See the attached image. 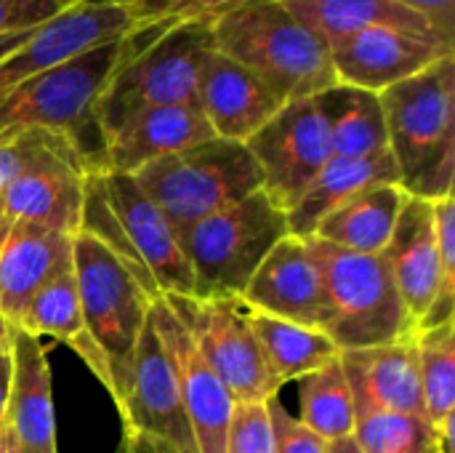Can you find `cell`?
Wrapping results in <instances>:
<instances>
[{"label":"cell","mask_w":455,"mask_h":453,"mask_svg":"<svg viewBox=\"0 0 455 453\" xmlns=\"http://www.w3.org/2000/svg\"><path fill=\"white\" fill-rule=\"evenodd\" d=\"M245 147L261 171L264 195L285 214L333 158L328 123L315 96L283 104Z\"/></svg>","instance_id":"cell-11"},{"label":"cell","mask_w":455,"mask_h":453,"mask_svg":"<svg viewBox=\"0 0 455 453\" xmlns=\"http://www.w3.org/2000/svg\"><path fill=\"white\" fill-rule=\"evenodd\" d=\"M267 409H269L272 435H275L272 453H328L331 443H325L312 430H307L291 411H285V406L277 398H269Z\"/></svg>","instance_id":"cell-35"},{"label":"cell","mask_w":455,"mask_h":453,"mask_svg":"<svg viewBox=\"0 0 455 453\" xmlns=\"http://www.w3.org/2000/svg\"><path fill=\"white\" fill-rule=\"evenodd\" d=\"M243 302L280 320L328 334L331 304L309 238L285 235L253 272Z\"/></svg>","instance_id":"cell-16"},{"label":"cell","mask_w":455,"mask_h":453,"mask_svg":"<svg viewBox=\"0 0 455 453\" xmlns=\"http://www.w3.org/2000/svg\"><path fill=\"white\" fill-rule=\"evenodd\" d=\"M397 184V166L392 152L371 155V158H331L325 168L312 179L299 203L288 211V230L299 238H312L317 224L349 203L352 198L381 187Z\"/></svg>","instance_id":"cell-24"},{"label":"cell","mask_w":455,"mask_h":453,"mask_svg":"<svg viewBox=\"0 0 455 453\" xmlns=\"http://www.w3.org/2000/svg\"><path fill=\"white\" fill-rule=\"evenodd\" d=\"M8 387H11V355H0V422L5 417Z\"/></svg>","instance_id":"cell-41"},{"label":"cell","mask_w":455,"mask_h":453,"mask_svg":"<svg viewBox=\"0 0 455 453\" xmlns=\"http://www.w3.org/2000/svg\"><path fill=\"white\" fill-rule=\"evenodd\" d=\"M424 417L435 433L453 443L455 417V320L416 331Z\"/></svg>","instance_id":"cell-29"},{"label":"cell","mask_w":455,"mask_h":453,"mask_svg":"<svg viewBox=\"0 0 455 453\" xmlns=\"http://www.w3.org/2000/svg\"><path fill=\"white\" fill-rule=\"evenodd\" d=\"M75 235L13 222L0 248V315L19 326L29 299L72 264Z\"/></svg>","instance_id":"cell-23"},{"label":"cell","mask_w":455,"mask_h":453,"mask_svg":"<svg viewBox=\"0 0 455 453\" xmlns=\"http://www.w3.org/2000/svg\"><path fill=\"white\" fill-rule=\"evenodd\" d=\"M427 16L443 35L455 40V0H397Z\"/></svg>","instance_id":"cell-39"},{"label":"cell","mask_w":455,"mask_h":453,"mask_svg":"<svg viewBox=\"0 0 455 453\" xmlns=\"http://www.w3.org/2000/svg\"><path fill=\"white\" fill-rule=\"evenodd\" d=\"M123 35L40 72L37 77L21 83L16 91L3 96L0 99V142L29 133V131H59V133L77 139L80 147L91 155L85 136L96 133L93 104L107 77L115 69Z\"/></svg>","instance_id":"cell-8"},{"label":"cell","mask_w":455,"mask_h":453,"mask_svg":"<svg viewBox=\"0 0 455 453\" xmlns=\"http://www.w3.org/2000/svg\"><path fill=\"white\" fill-rule=\"evenodd\" d=\"M240 304H243V312L256 334V342L280 384L296 382L339 358L341 350L336 347V342L328 334L267 315V312L245 304L243 299H240Z\"/></svg>","instance_id":"cell-28"},{"label":"cell","mask_w":455,"mask_h":453,"mask_svg":"<svg viewBox=\"0 0 455 453\" xmlns=\"http://www.w3.org/2000/svg\"><path fill=\"white\" fill-rule=\"evenodd\" d=\"M181 320L205 363L224 382L235 403H267L277 398L280 382L272 374L240 299L163 296Z\"/></svg>","instance_id":"cell-9"},{"label":"cell","mask_w":455,"mask_h":453,"mask_svg":"<svg viewBox=\"0 0 455 453\" xmlns=\"http://www.w3.org/2000/svg\"><path fill=\"white\" fill-rule=\"evenodd\" d=\"M11 224H13V222H11V219H8V216L0 211V248H3V240L8 238V230H11Z\"/></svg>","instance_id":"cell-46"},{"label":"cell","mask_w":455,"mask_h":453,"mask_svg":"<svg viewBox=\"0 0 455 453\" xmlns=\"http://www.w3.org/2000/svg\"><path fill=\"white\" fill-rule=\"evenodd\" d=\"M213 139V131L197 104H168L139 112L120 125L99 152V171L136 174L139 168Z\"/></svg>","instance_id":"cell-21"},{"label":"cell","mask_w":455,"mask_h":453,"mask_svg":"<svg viewBox=\"0 0 455 453\" xmlns=\"http://www.w3.org/2000/svg\"><path fill=\"white\" fill-rule=\"evenodd\" d=\"M11 323L0 315V355H8V350H11Z\"/></svg>","instance_id":"cell-43"},{"label":"cell","mask_w":455,"mask_h":453,"mask_svg":"<svg viewBox=\"0 0 455 453\" xmlns=\"http://www.w3.org/2000/svg\"><path fill=\"white\" fill-rule=\"evenodd\" d=\"M0 453H21L13 433H11V427L5 425V419L0 422Z\"/></svg>","instance_id":"cell-42"},{"label":"cell","mask_w":455,"mask_h":453,"mask_svg":"<svg viewBox=\"0 0 455 453\" xmlns=\"http://www.w3.org/2000/svg\"><path fill=\"white\" fill-rule=\"evenodd\" d=\"M208 45V19L141 16L123 35L115 69L93 104L99 147L139 112L197 104V75Z\"/></svg>","instance_id":"cell-1"},{"label":"cell","mask_w":455,"mask_h":453,"mask_svg":"<svg viewBox=\"0 0 455 453\" xmlns=\"http://www.w3.org/2000/svg\"><path fill=\"white\" fill-rule=\"evenodd\" d=\"M32 32H35V29H32ZM27 35H29V32H24V35H5V37H0V56H3V53H8L13 45H19Z\"/></svg>","instance_id":"cell-45"},{"label":"cell","mask_w":455,"mask_h":453,"mask_svg":"<svg viewBox=\"0 0 455 453\" xmlns=\"http://www.w3.org/2000/svg\"><path fill=\"white\" fill-rule=\"evenodd\" d=\"M352 441L360 453H443L453 451L427 417L416 414H365L355 417Z\"/></svg>","instance_id":"cell-31"},{"label":"cell","mask_w":455,"mask_h":453,"mask_svg":"<svg viewBox=\"0 0 455 453\" xmlns=\"http://www.w3.org/2000/svg\"><path fill=\"white\" fill-rule=\"evenodd\" d=\"M107 3H123V5H131V8L136 11V5H133L136 0H107Z\"/></svg>","instance_id":"cell-47"},{"label":"cell","mask_w":455,"mask_h":453,"mask_svg":"<svg viewBox=\"0 0 455 453\" xmlns=\"http://www.w3.org/2000/svg\"><path fill=\"white\" fill-rule=\"evenodd\" d=\"M328 453H360V451H357V446H355V441H352V438H344V441L331 443V446H328Z\"/></svg>","instance_id":"cell-44"},{"label":"cell","mask_w":455,"mask_h":453,"mask_svg":"<svg viewBox=\"0 0 455 453\" xmlns=\"http://www.w3.org/2000/svg\"><path fill=\"white\" fill-rule=\"evenodd\" d=\"M208 32L213 48L253 72L280 104L336 85L328 45L280 0H235L208 16Z\"/></svg>","instance_id":"cell-2"},{"label":"cell","mask_w":455,"mask_h":453,"mask_svg":"<svg viewBox=\"0 0 455 453\" xmlns=\"http://www.w3.org/2000/svg\"><path fill=\"white\" fill-rule=\"evenodd\" d=\"M141 16L131 5L107 0H80L53 21L29 32L19 45L0 56V99L40 72L75 59L77 53L101 45L128 32Z\"/></svg>","instance_id":"cell-12"},{"label":"cell","mask_w":455,"mask_h":453,"mask_svg":"<svg viewBox=\"0 0 455 453\" xmlns=\"http://www.w3.org/2000/svg\"><path fill=\"white\" fill-rule=\"evenodd\" d=\"M117 411L123 417V430L160 438L179 453H200L173 366L155 331L152 315H147V323L141 328L131 384Z\"/></svg>","instance_id":"cell-15"},{"label":"cell","mask_w":455,"mask_h":453,"mask_svg":"<svg viewBox=\"0 0 455 453\" xmlns=\"http://www.w3.org/2000/svg\"><path fill=\"white\" fill-rule=\"evenodd\" d=\"M443 453H453V451H443Z\"/></svg>","instance_id":"cell-48"},{"label":"cell","mask_w":455,"mask_h":453,"mask_svg":"<svg viewBox=\"0 0 455 453\" xmlns=\"http://www.w3.org/2000/svg\"><path fill=\"white\" fill-rule=\"evenodd\" d=\"M133 179L176 235L261 190V171L248 147L219 136L160 158Z\"/></svg>","instance_id":"cell-4"},{"label":"cell","mask_w":455,"mask_h":453,"mask_svg":"<svg viewBox=\"0 0 455 453\" xmlns=\"http://www.w3.org/2000/svg\"><path fill=\"white\" fill-rule=\"evenodd\" d=\"M45 131H29L13 139H3L0 142V192L19 176V171L29 163V158L35 155L40 139Z\"/></svg>","instance_id":"cell-36"},{"label":"cell","mask_w":455,"mask_h":453,"mask_svg":"<svg viewBox=\"0 0 455 453\" xmlns=\"http://www.w3.org/2000/svg\"><path fill=\"white\" fill-rule=\"evenodd\" d=\"M11 387L5 403V425L21 453H59L53 379L45 347L24 328H11Z\"/></svg>","instance_id":"cell-20"},{"label":"cell","mask_w":455,"mask_h":453,"mask_svg":"<svg viewBox=\"0 0 455 453\" xmlns=\"http://www.w3.org/2000/svg\"><path fill=\"white\" fill-rule=\"evenodd\" d=\"M117 453H179L173 446H168L160 438H152L147 433H133V430H123V441Z\"/></svg>","instance_id":"cell-40"},{"label":"cell","mask_w":455,"mask_h":453,"mask_svg":"<svg viewBox=\"0 0 455 453\" xmlns=\"http://www.w3.org/2000/svg\"><path fill=\"white\" fill-rule=\"evenodd\" d=\"M317 99L336 158H371L389 150L381 96L355 85H331Z\"/></svg>","instance_id":"cell-27"},{"label":"cell","mask_w":455,"mask_h":453,"mask_svg":"<svg viewBox=\"0 0 455 453\" xmlns=\"http://www.w3.org/2000/svg\"><path fill=\"white\" fill-rule=\"evenodd\" d=\"M309 246L328 291V336L339 350L376 347L416 334L384 256L352 254L320 238H309Z\"/></svg>","instance_id":"cell-6"},{"label":"cell","mask_w":455,"mask_h":453,"mask_svg":"<svg viewBox=\"0 0 455 453\" xmlns=\"http://www.w3.org/2000/svg\"><path fill=\"white\" fill-rule=\"evenodd\" d=\"M387 120L397 187L421 200L453 195L455 56L379 93Z\"/></svg>","instance_id":"cell-3"},{"label":"cell","mask_w":455,"mask_h":453,"mask_svg":"<svg viewBox=\"0 0 455 453\" xmlns=\"http://www.w3.org/2000/svg\"><path fill=\"white\" fill-rule=\"evenodd\" d=\"M91 155L77 139L45 131L29 163L0 192V211L11 222L37 224L61 235L80 232L85 176L93 171Z\"/></svg>","instance_id":"cell-10"},{"label":"cell","mask_w":455,"mask_h":453,"mask_svg":"<svg viewBox=\"0 0 455 453\" xmlns=\"http://www.w3.org/2000/svg\"><path fill=\"white\" fill-rule=\"evenodd\" d=\"M16 328H24L32 336H51L56 342H69L75 334H80L83 326V310H80V294H77V278L75 264L64 267L59 275H53L27 304L21 320Z\"/></svg>","instance_id":"cell-32"},{"label":"cell","mask_w":455,"mask_h":453,"mask_svg":"<svg viewBox=\"0 0 455 453\" xmlns=\"http://www.w3.org/2000/svg\"><path fill=\"white\" fill-rule=\"evenodd\" d=\"M339 363L352 392L355 417H365V414L424 417L416 334L376 347L341 350Z\"/></svg>","instance_id":"cell-18"},{"label":"cell","mask_w":455,"mask_h":453,"mask_svg":"<svg viewBox=\"0 0 455 453\" xmlns=\"http://www.w3.org/2000/svg\"><path fill=\"white\" fill-rule=\"evenodd\" d=\"M336 83L381 93L435 61L455 56V43L405 27H371L328 45Z\"/></svg>","instance_id":"cell-13"},{"label":"cell","mask_w":455,"mask_h":453,"mask_svg":"<svg viewBox=\"0 0 455 453\" xmlns=\"http://www.w3.org/2000/svg\"><path fill=\"white\" fill-rule=\"evenodd\" d=\"M275 435L267 403H235L224 453H272Z\"/></svg>","instance_id":"cell-33"},{"label":"cell","mask_w":455,"mask_h":453,"mask_svg":"<svg viewBox=\"0 0 455 453\" xmlns=\"http://www.w3.org/2000/svg\"><path fill=\"white\" fill-rule=\"evenodd\" d=\"M288 214L264 190L179 235L197 299H243L253 272L288 235Z\"/></svg>","instance_id":"cell-5"},{"label":"cell","mask_w":455,"mask_h":453,"mask_svg":"<svg viewBox=\"0 0 455 453\" xmlns=\"http://www.w3.org/2000/svg\"><path fill=\"white\" fill-rule=\"evenodd\" d=\"M197 107L213 136L245 144L283 107L277 96L243 64L208 45L197 75Z\"/></svg>","instance_id":"cell-19"},{"label":"cell","mask_w":455,"mask_h":453,"mask_svg":"<svg viewBox=\"0 0 455 453\" xmlns=\"http://www.w3.org/2000/svg\"><path fill=\"white\" fill-rule=\"evenodd\" d=\"M67 347H72V352H77V358L91 368V374L101 382V387L109 392V398L115 400V376H112V368H109V360L104 355V350L96 344V339L83 328L80 334H75Z\"/></svg>","instance_id":"cell-38"},{"label":"cell","mask_w":455,"mask_h":453,"mask_svg":"<svg viewBox=\"0 0 455 453\" xmlns=\"http://www.w3.org/2000/svg\"><path fill=\"white\" fill-rule=\"evenodd\" d=\"M72 264L83 326L109 360L115 376V406L120 409L131 384L133 355L149 315L152 296L101 240L85 232L75 235Z\"/></svg>","instance_id":"cell-7"},{"label":"cell","mask_w":455,"mask_h":453,"mask_svg":"<svg viewBox=\"0 0 455 453\" xmlns=\"http://www.w3.org/2000/svg\"><path fill=\"white\" fill-rule=\"evenodd\" d=\"M381 256L392 272V280L400 291V299L413 326L419 328V323L429 315L432 304L437 302L443 286L432 200L405 195L392 240Z\"/></svg>","instance_id":"cell-22"},{"label":"cell","mask_w":455,"mask_h":453,"mask_svg":"<svg viewBox=\"0 0 455 453\" xmlns=\"http://www.w3.org/2000/svg\"><path fill=\"white\" fill-rule=\"evenodd\" d=\"M96 176L112 216L152 275L157 291L163 296H195L189 262L181 251L176 230L168 224L163 211L149 200V195L136 184L131 174L96 168Z\"/></svg>","instance_id":"cell-14"},{"label":"cell","mask_w":455,"mask_h":453,"mask_svg":"<svg viewBox=\"0 0 455 453\" xmlns=\"http://www.w3.org/2000/svg\"><path fill=\"white\" fill-rule=\"evenodd\" d=\"M80 0H0V37L32 32Z\"/></svg>","instance_id":"cell-34"},{"label":"cell","mask_w":455,"mask_h":453,"mask_svg":"<svg viewBox=\"0 0 455 453\" xmlns=\"http://www.w3.org/2000/svg\"><path fill=\"white\" fill-rule=\"evenodd\" d=\"M299 382V422L325 443L352 438L355 403L339 358Z\"/></svg>","instance_id":"cell-30"},{"label":"cell","mask_w":455,"mask_h":453,"mask_svg":"<svg viewBox=\"0 0 455 453\" xmlns=\"http://www.w3.org/2000/svg\"><path fill=\"white\" fill-rule=\"evenodd\" d=\"M235 0H136L139 13H168V16H187V19H208L211 13L221 11Z\"/></svg>","instance_id":"cell-37"},{"label":"cell","mask_w":455,"mask_h":453,"mask_svg":"<svg viewBox=\"0 0 455 453\" xmlns=\"http://www.w3.org/2000/svg\"><path fill=\"white\" fill-rule=\"evenodd\" d=\"M280 3L299 24H304L325 45L371 27H405V29L432 32L445 40H453L443 35L427 16L397 0H280Z\"/></svg>","instance_id":"cell-25"},{"label":"cell","mask_w":455,"mask_h":453,"mask_svg":"<svg viewBox=\"0 0 455 453\" xmlns=\"http://www.w3.org/2000/svg\"><path fill=\"white\" fill-rule=\"evenodd\" d=\"M149 315L155 331L163 342V350L173 366L179 392L197 441L200 453H224L227 446V425L235 409V400L216 371L205 363L200 350L195 347L192 336L165 304L163 296L152 299Z\"/></svg>","instance_id":"cell-17"},{"label":"cell","mask_w":455,"mask_h":453,"mask_svg":"<svg viewBox=\"0 0 455 453\" xmlns=\"http://www.w3.org/2000/svg\"><path fill=\"white\" fill-rule=\"evenodd\" d=\"M403 203H405V192L397 184L373 187L352 198L333 214H328L317 224L312 238H320L352 254L381 256L392 240Z\"/></svg>","instance_id":"cell-26"}]
</instances>
